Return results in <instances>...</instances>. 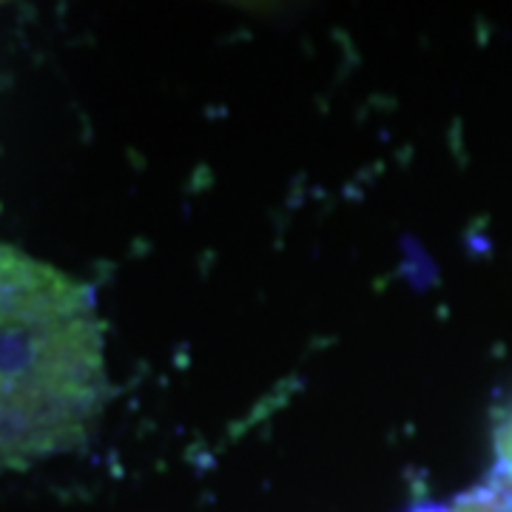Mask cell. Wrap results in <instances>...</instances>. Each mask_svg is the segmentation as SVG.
Wrapping results in <instances>:
<instances>
[{"instance_id":"2","label":"cell","mask_w":512,"mask_h":512,"mask_svg":"<svg viewBox=\"0 0 512 512\" xmlns=\"http://www.w3.org/2000/svg\"><path fill=\"white\" fill-rule=\"evenodd\" d=\"M495 458L501 476L507 478V484H512V402L495 424Z\"/></svg>"},{"instance_id":"1","label":"cell","mask_w":512,"mask_h":512,"mask_svg":"<svg viewBox=\"0 0 512 512\" xmlns=\"http://www.w3.org/2000/svg\"><path fill=\"white\" fill-rule=\"evenodd\" d=\"M109 396L94 293L0 242V464L83 447Z\"/></svg>"}]
</instances>
